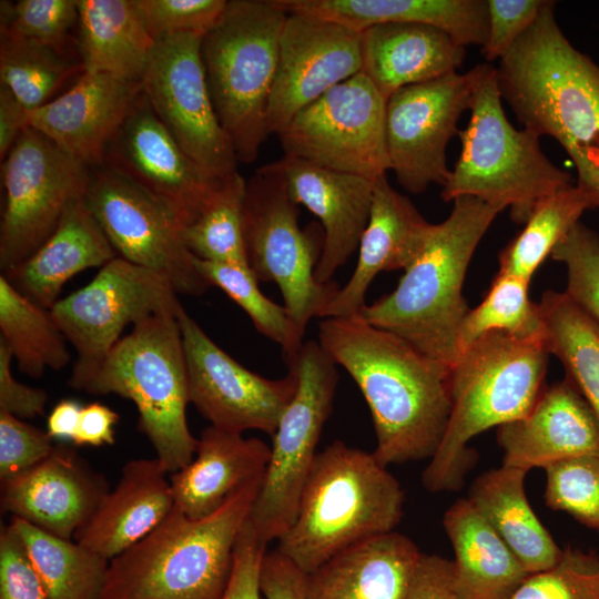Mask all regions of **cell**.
I'll return each mask as SVG.
<instances>
[{"label": "cell", "instance_id": "obj_1", "mask_svg": "<svg viewBox=\"0 0 599 599\" xmlns=\"http://www.w3.org/2000/svg\"><path fill=\"white\" fill-rule=\"evenodd\" d=\"M318 342L367 403L377 460L387 467L430 459L450 415V367L361 314L325 318Z\"/></svg>", "mask_w": 599, "mask_h": 599}, {"label": "cell", "instance_id": "obj_2", "mask_svg": "<svg viewBox=\"0 0 599 599\" xmlns=\"http://www.w3.org/2000/svg\"><path fill=\"white\" fill-rule=\"evenodd\" d=\"M555 1L499 60L501 99L519 123L554 138L577 170L576 185L599 209V65L558 26Z\"/></svg>", "mask_w": 599, "mask_h": 599}, {"label": "cell", "instance_id": "obj_3", "mask_svg": "<svg viewBox=\"0 0 599 599\" xmlns=\"http://www.w3.org/2000/svg\"><path fill=\"white\" fill-rule=\"evenodd\" d=\"M504 209L473 196L453 201L450 214L434 224L419 256L396 288L365 305L361 315L423 354L451 367L459 331L469 311L463 284L480 240Z\"/></svg>", "mask_w": 599, "mask_h": 599}, {"label": "cell", "instance_id": "obj_4", "mask_svg": "<svg viewBox=\"0 0 599 599\" xmlns=\"http://www.w3.org/2000/svg\"><path fill=\"white\" fill-rule=\"evenodd\" d=\"M545 342L500 332L485 334L461 351L449 370L451 409L444 437L422 474L430 493L455 491L477 454L468 443L480 433L526 416L544 392Z\"/></svg>", "mask_w": 599, "mask_h": 599}, {"label": "cell", "instance_id": "obj_5", "mask_svg": "<svg viewBox=\"0 0 599 599\" xmlns=\"http://www.w3.org/2000/svg\"><path fill=\"white\" fill-rule=\"evenodd\" d=\"M262 480L200 519L174 506L150 534L109 561L98 599H221Z\"/></svg>", "mask_w": 599, "mask_h": 599}, {"label": "cell", "instance_id": "obj_6", "mask_svg": "<svg viewBox=\"0 0 599 599\" xmlns=\"http://www.w3.org/2000/svg\"><path fill=\"white\" fill-rule=\"evenodd\" d=\"M404 499L399 481L373 453L335 440L317 453L295 520L275 549L309 573L337 552L394 531Z\"/></svg>", "mask_w": 599, "mask_h": 599}, {"label": "cell", "instance_id": "obj_7", "mask_svg": "<svg viewBox=\"0 0 599 599\" xmlns=\"http://www.w3.org/2000/svg\"><path fill=\"white\" fill-rule=\"evenodd\" d=\"M286 17L273 0H227L217 22L202 37L210 95L242 163L254 162L270 135L267 108Z\"/></svg>", "mask_w": 599, "mask_h": 599}, {"label": "cell", "instance_id": "obj_8", "mask_svg": "<svg viewBox=\"0 0 599 599\" xmlns=\"http://www.w3.org/2000/svg\"><path fill=\"white\" fill-rule=\"evenodd\" d=\"M496 67L479 84L470 119L459 131V156L441 186L444 202L473 196L509 207L510 219L525 224L546 197L572 186V175L552 163L540 146V136L507 119Z\"/></svg>", "mask_w": 599, "mask_h": 599}, {"label": "cell", "instance_id": "obj_9", "mask_svg": "<svg viewBox=\"0 0 599 599\" xmlns=\"http://www.w3.org/2000/svg\"><path fill=\"white\" fill-rule=\"evenodd\" d=\"M177 314L161 313L133 325L83 389L133 402L138 428L167 473L185 467L197 445L186 420L189 378Z\"/></svg>", "mask_w": 599, "mask_h": 599}, {"label": "cell", "instance_id": "obj_10", "mask_svg": "<svg viewBox=\"0 0 599 599\" xmlns=\"http://www.w3.org/2000/svg\"><path fill=\"white\" fill-rule=\"evenodd\" d=\"M298 205L276 161L246 180L242 232L246 260L257 281L274 282L300 331L322 313L338 292L333 281L319 283L315 268L323 248L322 227L302 230Z\"/></svg>", "mask_w": 599, "mask_h": 599}, {"label": "cell", "instance_id": "obj_11", "mask_svg": "<svg viewBox=\"0 0 599 599\" xmlns=\"http://www.w3.org/2000/svg\"><path fill=\"white\" fill-rule=\"evenodd\" d=\"M287 366L297 377V389L273 435L270 461L247 518L266 545L295 520L338 382L337 364L318 341L304 342Z\"/></svg>", "mask_w": 599, "mask_h": 599}, {"label": "cell", "instance_id": "obj_12", "mask_svg": "<svg viewBox=\"0 0 599 599\" xmlns=\"http://www.w3.org/2000/svg\"><path fill=\"white\" fill-rule=\"evenodd\" d=\"M182 307L165 276L120 256L106 263L90 283L50 309L77 353L69 385L85 388L129 324Z\"/></svg>", "mask_w": 599, "mask_h": 599}, {"label": "cell", "instance_id": "obj_13", "mask_svg": "<svg viewBox=\"0 0 599 599\" xmlns=\"http://www.w3.org/2000/svg\"><path fill=\"white\" fill-rule=\"evenodd\" d=\"M90 176L91 169L35 129L21 133L2 162L1 273L21 264L49 238L67 207L85 196Z\"/></svg>", "mask_w": 599, "mask_h": 599}, {"label": "cell", "instance_id": "obj_14", "mask_svg": "<svg viewBox=\"0 0 599 599\" xmlns=\"http://www.w3.org/2000/svg\"><path fill=\"white\" fill-rule=\"evenodd\" d=\"M387 99L359 72L301 110L277 134L285 155L375 181L389 163Z\"/></svg>", "mask_w": 599, "mask_h": 599}, {"label": "cell", "instance_id": "obj_15", "mask_svg": "<svg viewBox=\"0 0 599 599\" xmlns=\"http://www.w3.org/2000/svg\"><path fill=\"white\" fill-rule=\"evenodd\" d=\"M493 64L481 63L465 73L408 85L386 101L385 134L389 171L413 194L449 177L447 144L458 135V122L470 110L476 91Z\"/></svg>", "mask_w": 599, "mask_h": 599}, {"label": "cell", "instance_id": "obj_16", "mask_svg": "<svg viewBox=\"0 0 599 599\" xmlns=\"http://www.w3.org/2000/svg\"><path fill=\"white\" fill-rule=\"evenodd\" d=\"M202 34L156 40L142 91L161 123L209 176L237 171L232 143L217 119L201 54Z\"/></svg>", "mask_w": 599, "mask_h": 599}, {"label": "cell", "instance_id": "obj_17", "mask_svg": "<svg viewBox=\"0 0 599 599\" xmlns=\"http://www.w3.org/2000/svg\"><path fill=\"white\" fill-rule=\"evenodd\" d=\"M85 201L120 257L165 276L177 293L200 296L211 287L175 216L134 181L105 164L93 167Z\"/></svg>", "mask_w": 599, "mask_h": 599}, {"label": "cell", "instance_id": "obj_18", "mask_svg": "<svg viewBox=\"0 0 599 599\" xmlns=\"http://www.w3.org/2000/svg\"><path fill=\"white\" fill-rule=\"evenodd\" d=\"M184 347L190 403L222 430L256 429L273 436L294 397L297 377L261 376L223 351L182 307L177 314Z\"/></svg>", "mask_w": 599, "mask_h": 599}, {"label": "cell", "instance_id": "obj_19", "mask_svg": "<svg viewBox=\"0 0 599 599\" xmlns=\"http://www.w3.org/2000/svg\"><path fill=\"white\" fill-rule=\"evenodd\" d=\"M361 33L319 17L287 12L267 108L270 134H278L305 106L362 72Z\"/></svg>", "mask_w": 599, "mask_h": 599}, {"label": "cell", "instance_id": "obj_20", "mask_svg": "<svg viewBox=\"0 0 599 599\" xmlns=\"http://www.w3.org/2000/svg\"><path fill=\"white\" fill-rule=\"evenodd\" d=\"M103 164L160 201L182 229L195 219L222 179L209 176L186 155L155 115L143 91L110 143Z\"/></svg>", "mask_w": 599, "mask_h": 599}, {"label": "cell", "instance_id": "obj_21", "mask_svg": "<svg viewBox=\"0 0 599 599\" xmlns=\"http://www.w3.org/2000/svg\"><path fill=\"white\" fill-rule=\"evenodd\" d=\"M108 491L104 476L59 443L42 461L1 481L0 505L2 512L72 539Z\"/></svg>", "mask_w": 599, "mask_h": 599}, {"label": "cell", "instance_id": "obj_22", "mask_svg": "<svg viewBox=\"0 0 599 599\" xmlns=\"http://www.w3.org/2000/svg\"><path fill=\"white\" fill-rule=\"evenodd\" d=\"M142 93V82L83 72L67 91L29 111V124L73 159L93 169Z\"/></svg>", "mask_w": 599, "mask_h": 599}, {"label": "cell", "instance_id": "obj_23", "mask_svg": "<svg viewBox=\"0 0 599 599\" xmlns=\"http://www.w3.org/2000/svg\"><path fill=\"white\" fill-rule=\"evenodd\" d=\"M502 465L528 471L586 455H599V418L566 377L545 388L524 417L498 427Z\"/></svg>", "mask_w": 599, "mask_h": 599}, {"label": "cell", "instance_id": "obj_24", "mask_svg": "<svg viewBox=\"0 0 599 599\" xmlns=\"http://www.w3.org/2000/svg\"><path fill=\"white\" fill-rule=\"evenodd\" d=\"M276 163L293 201L321 222L323 248L315 277L328 283L358 248L369 219L375 181L285 154Z\"/></svg>", "mask_w": 599, "mask_h": 599}, {"label": "cell", "instance_id": "obj_25", "mask_svg": "<svg viewBox=\"0 0 599 599\" xmlns=\"http://www.w3.org/2000/svg\"><path fill=\"white\" fill-rule=\"evenodd\" d=\"M434 224L383 175L375 180L369 219L358 245L355 270L322 317L361 314L365 294L380 272L406 270L419 256Z\"/></svg>", "mask_w": 599, "mask_h": 599}, {"label": "cell", "instance_id": "obj_26", "mask_svg": "<svg viewBox=\"0 0 599 599\" xmlns=\"http://www.w3.org/2000/svg\"><path fill=\"white\" fill-rule=\"evenodd\" d=\"M423 554L397 531L357 542L305 578V599H406Z\"/></svg>", "mask_w": 599, "mask_h": 599}, {"label": "cell", "instance_id": "obj_27", "mask_svg": "<svg viewBox=\"0 0 599 599\" xmlns=\"http://www.w3.org/2000/svg\"><path fill=\"white\" fill-rule=\"evenodd\" d=\"M167 471L155 457L128 461L116 485L73 539L111 560L150 534L171 512Z\"/></svg>", "mask_w": 599, "mask_h": 599}, {"label": "cell", "instance_id": "obj_28", "mask_svg": "<svg viewBox=\"0 0 599 599\" xmlns=\"http://www.w3.org/2000/svg\"><path fill=\"white\" fill-rule=\"evenodd\" d=\"M270 457L271 447L260 438L207 426L193 459L170 477L174 506L191 519L215 512L245 485L264 477Z\"/></svg>", "mask_w": 599, "mask_h": 599}, {"label": "cell", "instance_id": "obj_29", "mask_svg": "<svg viewBox=\"0 0 599 599\" xmlns=\"http://www.w3.org/2000/svg\"><path fill=\"white\" fill-rule=\"evenodd\" d=\"M362 72L388 99L395 91L456 72L466 47L422 23L376 24L361 32Z\"/></svg>", "mask_w": 599, "mask_h": 599}, {"label": "cell", "instance_id": "obj_30", "mask_svg": "<svg viewBox=\"0 0 599 599\" xmlns=\"http://www.w3.org/2000/svg\"><path fill=\"white\" fill-rule=\"evenodd\" d=\"M115 254L85 196H81L67 207L57 229L31 256L1 274L21 294L51 309L70 278L87 268L104 266Z\"/></svg>", "mask_w": 599, "mask_h": 599}, {"label": "cell", "instance_id": "obj_31", "mask_svg": "<svg viewBox=\"0 0 599 599\" xmlns=\"http://www.w3.org/2000/svg\"><path fill=\"white\" fill-rule=\"evenodd\" d=\"M286 12L337 22L358 33L376 24L422 23L447 32L458 43L484 47L488 10L484 0H273Z\"/></svg>", "mask_w": 599, "mask_h": 599}, {"label": "cell", "instance_id": "obj_32", "mask_svg": "<svg viewBox=\"0 0 599 599\" xmlns=\"http://www.w3.org/2000/svg\"><path fill=\"white\" fill-rule=\"evenodd\" d=\"M443 526L454 548L459 599H507L530 575L468 498L446 510Z\"/></svg>", "mask_w": 599, "mask_h": 599}, {"label": "cell", "instance_id": "obj_33", "mask_svg": "<svg viewBox=\"0 0 599 599\" xmlns=\"http://www.w3.org/2000/svg\"><path fill=\"white\" fill-rule=\"evenodd\" d=\"M77 42L83 72L142 82L156 41L136 0H79Z\"/></svg>", "mask_w": 599, "mask_h": 599}, {"label": "cell", "instance_id": "obj_34", "mask_svg": "<svg viewBox=\"0 0 599 599\" xmlns=\"http://www.w3.org/2000/svg\"><path fill=\"white\" fill-rule=\"evenodd\" d=\"M526 471L501 466L475 479L469 501L490 524L529 573L555 566L560 549L531 509L526 491Z\"/></svg>", "mask_w": 599, "mask_h": 599}, {"label": "cell", "instance_id": "obj_35", "mask_svg": "<svg viewBox=\"0 0 599 599\" xmlns=\"http://www.w3.org/2000/svg\"><path fill=\"white\" fill-rule=\"evenodd\" d=\"M9 526L21 540L51 599L99 598L110 560L21 518L11 517Z\"/></svg>", "mask_w": 599, "mask_h": 599}, {"label": "cell", "instance_id": "obj_36", "mask_svg": "<svg viewBox=\"0 0 599 599\" xmlns=\"http://www.w3.org/2000/svg\"><path fill=\"white\" fill-rule=\"evenodd\" d=\"M545 345L599 418V324L566 292L548 290L538 303Z\"/></svg>", "mask_w": 599, "mask_h": 599}, {"label": "cell", "instance_id": "obj_37", "mask_svg": "<svg viewBox=\"0 0 599 599\" xmlns=\"http://www.w3.org/2000/svg\"><path fill=\"white\" fill-rule=\"evenodd\" d=\"M0 339L9 347L20 372L39 378L47 368L59 370L71 359L67 338L43 308L0 275Z\"/></svg>", "mask_w": 599, "mask_h": 599}, {"label": "cell", "instance_id": "obj_38", "mask_svg": "<svg viewBox=\"0 0 599 599\" xmlns=\"http://www.w3.org/2000/svg\"><path fill=\"white\" fill-rule=\"evenodd\" d=\"M593 209L591 199L576 184L542 200L522 230L500 251L499 272L530 282L582 213Z\"/></svg>", "mask_w": 599, "mask_h": 599}, {"label": "cell", "instance_id": "obj_39", "mask_svg": "<svg viewBox=\"0 0 599 599\" xmlns=\"http://www.w3.org/2000/svg\"><path fill=\"white\" fill-rule=\"evenodd\" d=\"M245 186L246 180L238 171L220 179L195 219L182 229L192 255L248 267L242 232Z\"/></svg>", "mask_w": 599, "mask_h": 599}, {"label": "cell", "instance_id": "obj_40", "mask_svg": "<svg viewBox=\"0 0 599 599\" xmlns=\"http://www.w3.org/2000/svg\"><path fill=\"white\" fill-rule=\"evenodd\" d=\"M83 73L80 61L26 39L0 33V79L30 111L53 100L72 78Z\"/></svg>", "mask_w": 599, "mask_h": 599}, {"label": "cell", "instance_id": "obj_41", "mask_svg": "<svg viewBox=\"0 0 599 599\" xmlns=\"http://www.w3.org/2000/svg\"><path fill=\"white\" fill-rule=\"evenodd\" d=\"M529 284L518 276L498 272L483 302L469 308L461 323L460 353L491 332L505 333L522 341L545 342L542 316L538 303L529 298Z\"/></svg>", "mask_w": 599, "mask_h": 599}, {"label": "cell", "instance_id": "obj_42", "mask_svg": "<svg viewBox=\"0 0 599 599\" xmlns=\"http://www.w3.org/2000/svg\"><path fill=\"white\" fill-rule=\"evenodd\" d=\"M194 265L210 286L222 290L250 317L258 333L278 344L285 363L297 355L304 334L287 309L266 297L248 267L203 261L193 255Z\"/></svg>", "mask_w": 599, "mask_h": 599}, {"label": "cell", "instance_id": "obj_43", "mask_svg": "<svg viewBox=\"0 0 599 599\" xmlns=\"http://www.w3.org/2000/svg\"><path fill=\"white\" fill-rule=\"evenodd\" d=\"M0 18V33L33 41L74 60L71 55L78 53V42L71 31L78 27L79 0L1 1Z\"/></svg>", "mask_w": 599, "mask_h": 599}, {"label": "cell", "instance_id": "obj_44", "mask_svg": "<svg viewBox=\"0 0 599 599\" xmlns=\"http://www.w3.org/2000/svg\"><path fill=\"white\" fill-rule=\"evenodd\" d=\"M545 470L547 506L599 530V455L568 458Z\"/></svg>", "mask_w": 599, "mask_h": 599}, {"label": "cell", "instance_id": "obj_45", "mask_svg": "<svg viewBox=\"0 0 599 599\" xmlns=\"http://www.w3.org/2000/svg\"><path fill=\"white\" fill-rule=\"evenodd\" d=\"M507 599H599V557L567 547L555 566L530 573Z\"/></svg>", "mask_w": 599, "mask_h": 599}, {"label": "cell", "instance_id": "obj_46", "mask_svg": "<svg viewBox=\"0 0 599 599\" xmlns=\"http://www.w3.org/2000/svg\"><path fill=\"white\" fill-rule=\"evenodd\" d=\"M567 272L566 293L599 324V235L576 223L551 252Z\"/></svg>", "mask_w": 599, "mask_h": 599}, {"label": "cell", "instance_id": "obj_47", "mask_svg": "<svg viewBox=\"0 0 599 599\" xmlns=\"http://www.w3.org/2000/svg\"><path fill=\"white\" fill-rule=\"evenodd\" d=\"M145 26L160 40L174 34L204 35L220 19L226 0H136Z\"/></svg>", "mask_w": 599, "mask_h": 599}, {"label": "cell", "instance_id": "obj_48", "mask_svg": "<svg viewBox=\"0 0 599 599\" xmlns=\"http://www.w3.org/2000/svg\"><path fill=\"white\" fill-rule=\"evenodd\" d=\"M52 440L47 432L0 412V480L9 479L47 458L54 447Z\"/></svg>", "mask_w": 599, "mask_h": 599}, {"label": "cell", "instance_id": "obj_49", "mask_svg": "<svg viewBox=\"0 0 599 599\" xmlns=\"http://www.w3.org/2000/svg\"><path fill=\"white\" fill-rule=\"evenodd\" d=\"M488 34L481 52L488 62L500 60L531 27L547 0H487Z\"/></svg>", "mask_w": 599, "mask_h": 599}, {"label": "cell", "instance_id": "obj_50", "mask_svg": "<svg viewBox=\"0 0 599 599\" xmlns=\"http://www.w3.org/2000/svg\"><path fill=\"white\" fill-rule=\"evenodd\" d=\"M0 599H51L9 524L0 530Z\"/></svg>", "mask_w": 599, "mask_h": 599}, {"label": "cell", "instance_id": "obj_51", "mask_svg": "<svg viewBox=\"0 0 599 599\" xmlns=\"http://www.w3.org/2000/svg\"><path fill=\"white\" fill-rule=\"evenodd\" d=\"M266 547L246 519L235 542L232 571L221 599H262L261 568Z\"/></svg>", "mask_w": 599, "mask_h": 599}, {"label": "cell", "instance_id": "obj_52", "mask_svg": "<svg viewBox=\"0 0 599 599\" xmlns=\"http://www.w3.org/2000/svg\"><path fill=\"white\" fill-rule=\"evenodd\" d=\"M12 361L9 347L0 339V412L21 419L43 416L48 394L18 382L12 374Z\"/></svg>", "mask_w": 599, "mask_h": 599}, {"label": "cell", "instance_id": "obj_53", "mask_svg": "<svg viewBox=\"0 0 599 599\" xmlns=\"http://www.w3.org/2000/svg\"><path fill=\"white\" fill-rule=\"evenodd\" d=\"M306 573L278 550L267 551L261 568L265 599H305Z\"/></svg>", "mask_w": 599, "mask_h": 599}, {"label": "cell", "instance_id": "obj_54", "mask_svg": "<svg viewBox=\"0 0 599 599\" xmlns=\"http://www.w3.org/2000/svg\"><path fill=\"white\" fill-rule=\"evenodd\" d=\"M406 599H459L454 589L451 561L423 554Z\"/></svg>", "mask_w": 599, "mask_h": 599}, {"label": "cell", "instance_id": "obj_55", "mask_svg": "<svg viewBox=\"0 0 599 599\" xmlns=\"http://www.w3.org/2000/svg\"><path fill=\"white\" fill-rule=\"evenodd\" d=\"M120 416L109 406L93 402L82 406L72 443L75 446L100 447L114 444V426Z\"/></svg>", "mask_w": 599, "mask_h": 599}, {"label": "cell", "instance_id": "obj_56", "mask_svg": "<svg viewBox=\"0 0 599 599\" xmlns=\"http://www.w3.org/2000/svg\"><path fill=\"white\" fill-rule=\"evenodd\" d=\"M30 126L29 110L0 85V158L6 159L21 133Z\"/></svg>", "mask_w": 599, "mask_h": 599}, {"label": "cell", "instance_id": "obj_57", "mask_svg": "<svg viewBox=\"0 0 599 599\" xmlns=\"http://www.w3.org/2000/svg\"><path fill=\"white\" fill-rule=\"evenodd\" d=\"M82 406L74 399H61L47 418V433L52 439L72 440Z\"/></svg>", "mask_w": 599, "mask_h": 599}]
</instances>
